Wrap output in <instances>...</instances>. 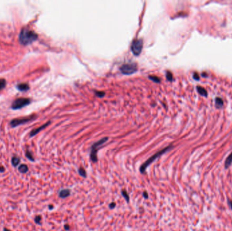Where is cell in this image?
I'll return each instance as SVG.
<instances>
[{"label": "cell", "mask_w": 232, "mask_h": 231, "mask_svg": "<svg viewBox=\"0 0 232 231\" xmlns=\"http://www.w3.org/2000/svg\"><path fill=\"white\" fill-rule=\"evenodd\" d=\"M37 37L38 35L35 32L27 28H23L20 33L19 41L22 45H28L37 40Z\"/></svg>", "instance_id": "cell-1"}, {"label": "cell", "mask_w": 232, "mask_h": 231, "mask_svg": "<svg viewBox=\"0 0 232 231\" xmlns=\"http://www.w3.org/2000/svg\"><path fill=\"white\" fill-rule=\"evenodd\" d=\"M172 148V145L168 146H167V147L164 148V149H162V150H160V151H158V152H157V153H156L154 154V155H153V156H151V157H150V158L148 159L146 161H145V163H143V164H142L141 166L140 167V171H141V174H143V173H145V170H146L147 168L148 167H149V165H151V163H153V162L156 159H157V158H158V157H160V156H162V155H164V154L165 153H166L167 151H168L169 150H170V149H171Z\"/></svg>", "instance_id": "cell-2"}, {"label": "cell", "mask_w": 232, "mask_h": 231, "mask_svg": "<svg viewBox=\"0 0 232 231\" xmlns=\"http://www.w3.org/2000/svg\"><path fill=\"white\" fill-rule=\"evenodd\" d=\"M108 140V138L106 137V138H102L101 140H99L98 142L94 143L93 145L91 147V151H90V159L92 162L94 163H96L98 161V157H97V152L99 150V147L100 146L103 145V144H105L107 141Z\"/></svg>", "instance_id": "cell-3"}, {"label": "cell", "mask_w": 232, "mask_h": 231, "mask_svg": "<svg viewBox=\"0 0 232 231\" xmlns=\"http://www.w3.org/2000/svg\"><path fill=\"white\" fill-rule=\"evenodd\" d=\"M122 73L124 75H132L136 73L138 70L137 65L136 63H127L122 65L119 68Z\"/></svg>", "instance_id": "cell-4"}, {"label": "cell", "mask_w": 232, "mask_h": 231, "mask_svg": "<svg viewBox=\"0 0 232 231\" xmlns=\"http://www.w3.org/2000/svg\"><path fill=\"white\" fill-rule=\"evenodd\" d=\"M143 46V42L141 39H135L133 40L131 45V51L134 55L138 56L141 53Z\"/></svg>", "instance_id": "cell-5"}, {"label": "cell", "mask_w": 232, "mask_h": 231, "mask_svg": "<svg viewBox=\"0 0 232 231\" xmlns=\"http://www.w3.org/2000/svg\"><path fill=\"white\" fill-rule=\"evenodd\" d=\"M31 102V100L29 98H18L16 100L13 102L12 105V109L14 110L20 109L21 108L25 107L27 105H29Z\"/></svg>", "instance_id": "cell-6"}, {"label": "cell", "mask_w": 232, "mask_h": 231, "mask_svg": "<svg viewBox=\"0 0 232 231\" xmlns=\"http://www.w3.org/2000/svg\"><path fill=\"white\" fill-rule=\"evenodd\" d=\"M34 116H30V117H23V118H21V119H15L14 120H12L10 123V125L12 127H16L18 125H21V124H25L27 122L29 121L31 119H33Z\"/></svg>", "instance_id": "cell-7"}, {"label": "cell", "mask_w": 232, "mask_h": 231, "mask_svg": "<svg viewBox=\"0 0 232 231\" xmlns=\"http://www.w3.org/2000/svg\"><path fill=\"white\" fill-rule=\"evenodd\" d=\"M71 195V190L69 189H62L59 191V196H60L62 199H65V198H67V196H69Z\"/></svg>", "instance_id": "cell-8"}, {"label": "cell", "mask_w": 232, "mask_h": 231, "mask_svg": "<svg viewBox=\"0 0 232 231\" xmlns=\"http://www.w3.org/2000/svg\"><path fill=\"white\" fill-rule=\"evenodd\" d=\"M50 124V122H48L47 124H44V125H42V126L40 127L39 128L35 129V130H33V131H32L31 132V133H30V136H31V137H32V136H35V135H36L37 134L39 133V132H40V131H41V130H43V129H44L45 127H46L48 126V124Z\"/></svg>", "instance_id": "cell-9"}, {"label": "cell", "mask_w": 232, "mask_h": 231, "mask_svg": "<svg viewBox=\"0 0 232 231\" xmlns=\"http://www.w3.org/2000/svg\"><path fill=\"white\" fill-rule=\"evenodd\" d=\"M18 171L21 174H26L29 171V168L26 164H21L18 167Z\"/></svg>", "instance_id": "cell-10"}, {"label": "cell", "mask_w": 232, "mask_h": 231, "mask_svg": "<svg viewBox=\"0 0 232 231\" xmlns=\"http://www.w3.org/2000/svg\"><path fill=\"white\" fill-rule=\"evenodd\" d=\"M232 163V152L231 153L230 155L227 157V158L226 159L225 161V168L226 169L229 168L230 167V165Z\"/></svg>", "instance_id": "cell-11"}, {"label": "cell", "mask_w": 232, "mask_h": 231, "mask_svg": "<svg viewBox=\"0 0 232 231\" xmlns=\"http://www.w3.org/2000/svg\"><path fill=\"white\" fill-rule=\"evenodd\" d=\"M20 162H21V159H20L18 157H16V156L13 157L11 159L12 165L14 167H15V168L17 167L18 165L20 164Z\"/></svg>", "instance_id": "cell-12"}, {"label": "cell", "mask_w": 232, "mask_h": 231, "mask_svg": "<svg viewBox=\"0 0 232 231\" xmlns=\"http://www.w3.org/2000/svg\"><path fill=\"white\" fill-rule=\"evenodd\" d=\"M197 90L199 92V94L200 95L203 96H207L208 94H207V91L206 90L205 88H204L203 87H201V86H197Z\"/></svg>", "instance_id": "cell-13"}, {"label": "cell", "mask_w": 232, "mask_h": 231, "mask_svg": "<svg viewBox=\"0 0 232 231\" xmlns=\"http://www.w3.org/2000/svg\"><path fill=\"white\" fill-rule=\"evenodd\" d=\"M17 88L20 91H27L29 90V86L27 83H21L18 85Z\"/></svg>", "instance_id": "cell-14"}, {"label": "cell", "mask_w": 232, "mask_h": 231, "mask_svg": "<svg viewBox=\"0 0 232 231\" xmlns=\"http://www.w3.org/2000/svg\"><path fill=\"white\" fill-rule=\"evenodd\" d=\"M215 103H216V106L218 108H221L223 106V100L220 97L216 98V99H215Z\"/></svg>", "instance_id": "cell-15"}, {"label": "cell", "mask_w": 232, "mask_h": 231, "mask_svg": "<svg viewBox=\"0 0 232 231\" xmlns=\"http://www.w3.org/2000/svg\"><path fill=\"white\" fill-rule=\"evenodd\" d=\"M25 155H26V157H27V158L28 159L29 161H33V162L35 161V159H34V157H33V155H32L31 152L30 150H26Z\"/></svg>", "instance_id": "cell-16"}, {"label": "cell", "mask_w": 232, "mask_h": 231, "mask_svg": "<svg viewBox=\"0 0 232 231\" xmlns=\"http://www.w3.org/2000/svg\"><path fill=\"white\" fill-rule=\"evenodd\" d=\"M78 173L80 174V176H82L84 178H86L87 176V174H86V171L83 168H80L78 169Z\"/></svg>", "instance_id": "cell-17"}, {"label": "cell", "mask_w": 232, "mask_h": 231, "mask_svg": "<svg viewBox=\"0 0 232 231\" xmlns=\"http://www.w3.org/2000/svg\"><path fill=\"white\" fill-rule=\"evenodd\" d=\"M122 196L125 198V199H126V201H127V203H128L129 201H130V196H129L127 192L124 190H122Z\"/></svg>", "instance_id": "cell-18"}, {"label": "cell", "mask_w": 232, "mask_h": 231, "mask_svg": "<svg viewBox=\"0 0 232 231\" xmlns=\"http://www.w3.org/2000/svg\"><path fill=\"white\" fill-rule=\"evenodd\" d=\"M149 78L151 80H152L153 81H154L156 83H160V79L159 77H157V76H152V75H150L149 76Z\"/></svg>", "instance_id": "cell-19"}, {"label": "cell", "mask_w": 232, "mask_h": 231, "mask_svg": "<svg viewBox=\"0 0 232 231\" xmlns=\"http://www.w3.org/2000/svg\"><path fill=\"white\" fill-rule=\"evenodd\" d=\"M6 85V81L5 79H0V90H2V89L4 88Z\"/></svg>", "instance_id": "cell-20"}, {"label": "cell", "mask_w": 232, "mask_h": 231, "mask_svg": "<svg viewBox=\"0 0 232 231\" xmlns=\"http://www.w3.org/2000/svg\"><path fill=\"white\" fill-rule=\"evenodd\" d=\"M34 221L36 224H41V215H36L34 219Z\"/></svg>", "instance_id": "cell-21"}, {"label": "cell", "mask_w": 232, "mask_h": 231, "mask_svg": "<svg viewBox=\"0 0 232 231\" xmlns=\"http://www.w3.org/2000/svg\"><path fill=\"white\" fill-rule=\"evenodd\" d=\"M166 78L168 81H172V79H173V76H172V74L171 72L167 71L166 72Z\"/></svg>", "instance_id": "cell-22"}, {"label": "cell", "mask_w": 232, "mask_h": 231, "mask_svg": "<svg viewBox=\"0 0 232 231\" xmlns=\"http://www.w3.org/2000/svg\"><path fill=\"white\" fill-rule=\"evenodd\" d=\"M105 94L104 92H99V91H96V95L97 96L100 97V98L103 97L104 96H105Z\"/></svg>", "instance_id": "cell-23"}, {"label": "cell", "mask_w": 232, "mask_h": 231, "mask_svg": "<svg viewBox=\"0 0 232 231\" xmlns=\"http://www.w3.org/2000/svg\"><path fill=\"white\" fill-rule=\"evenodd\" d=\"M115 206H116V204L115 203H111V204H109V207L110 209H114L115 207Z\"/></svg>", "instance_id": "cell-24"}, {"label": "cell", "mask_w": 232, "mask_h": 231, "mask_svg": "<svg viewBox=\"0 0 232 231\" xmlns=\"http://www.w3.org/2000/svg\"><path fill=\"white\" fill-rule=\"evenodd\" d=\"M6 171V169L2 165H0V173H3L5 172Z\"/></svg>", "instance_id": "cell-25"}, {"label": "cell", "mask_w": 232, "mask_h": 231, "mask_svg": "<svg viewBox=\"0 0 232 231\" xmlns=\"http://www.w3.org/2000/svg\"><path fill=\"white\" fill-rule=\"evenodd\" d=\"M194 78L195 79H196V80H198V79H200V77H199L198 74H197V73H195L194 74Z\"/></svg>", "instance_id": "cell-26"}, {"label": "cell", "mask_w": 232, "mask_h": 231, "mask_svg": "<svg viewBox=\"0 0 232 231\" xmlns=\"http://www.w3.org/2000/svg\"><path fill=\"white\" fill-rule=\"evenodd\" d=\"M64 228H65V229L66 230H69V229H70V226H69V225L68 224H65L64 226Z\"/></svg>", "instance_id": "cell-27"}, {"label": "cell", "mask_w": 232, "mask_h": 231, "mask_svg": "<svg viewBox=\"0 0 232 231\" xmlns=\"http://www.w3.org/2000/svg\"><path fill=\"white\" fill-rule=\"evenodd\" d=\"M143 196H144V197H145V199H147V198H148V194H147V192H144V193H143Z\"/></svg>", "instance_id": "cell-28"}, {"label": "cell", "mask_w": 232, "mask_h": 231, "mask_svg": "<svg viewBox=\"0 0 232 231\" xmlns=\"http://www.w3.org/2000/svg\"><path fill=\"white\" fill-rule=\"evenodd\" d=\"M228 203H229V206H230V207H231V209H232V201H228Z\"/></svg>", "instance_id": "cell-29"}, {"label": "cell", "mask_w": 232, "mask_h": 231, "mask_svg": "<svg viewBox=\"0 0 232 231\" xmlns=\"http://www.w3.org/2000/svg\"><path fill=\"white\" fill-rule=\"evenodd\" d=\"M48 207H49V209H50V210H52V209L53 208H54V206H53V205H49V206H48Z\"/></svg>", "instance_id": "cell-30"}, {"label": "cell", "mask_w": 232, "mask_h": 231, "mask_svg": "<svg viewBox=\"0 0 232 231\" xmlns=\"http://www.w3.org/2000/svg\"><path fill=\"white\" fill-rule=\"evenodd\" d=\"M3 231H12V230H10L8 229V228H3Z\"/></svg>", "instance_id": "cell-31"}]
</instances>
